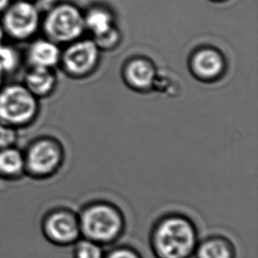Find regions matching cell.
I'll return each instance as SVG.
<instances>
[{
	"mask_svg": "<svg viewBox=\"0 0 258 258\" xmlns=\"http://www.w3.org/2000/svg\"><path fill=\"white\" fill-rule=\"evenodd\" d=\"M101 62V50L93 40H77L62 49L59 68L67 78L82 81L93 76Z\"/></svg>",
	"mask_w": 258,
	"mask_h": 258,
	"instance_id": "obj_7",
	"label": "cell"
},
{
	"mask_svg": "<svg viewBox=\"0 0 258 258\" xmlns=\"http://www.w3.org/2000/svg\"><path fill=\"white\" fill-rule=\"evenodd\" d=\"M179 91L180 87L178 86L177 81L167 73H161L159 71L153 93H159L174 97L175 94H179Z\"/></svg>",
	"mask_w": 258,
	"mask_h": 258,
	"instance_id": "obj_18",
	"label": "cell"
},
{
	"mask_svg": "<svg viewBox=\"0 0 258 258\" xmlns=\"http://www.w3.org/2000/svg\"><path fill=\"white\" fill-rule=\"evenodd\" d=\"M5 35L15 42L31 41L41 28L40 10L29 0L13 1L0 21Z\"/></svg>",
	"mask_w": 258,
	"mask_h": 258,
	"instance_id": "obj_8",
	"label": "cell"
},
{
	"mask_svg": "<svg viewBox=\"0 0 258 258\" xmlns=\"http://www.w3.org/2000/svg\"><path fill=\"white\" fill-rule=\"evenodd\" d=\"M23 63V56L19 49L5 42L0 43V66L7 76L16 74Z\"/></svg>",
	"mask_w": 258,
	"mask_h": 258,
	"instance_id": "obj_16",
	"label": "cell"
},
{
	"mask_svg": "<svg viewBox=\"0 0 258 258\" xmlns=\"http://www.w3.org/2000/svg\"><path fill=\"white\" fill-rule=\"evenodd\" d=\"M81 238L102 247L115 245L126 230V217L115 203L95 199L78 212Z\"/></svg>",
	"mask_w": 258,
	"mask_h": 258,
	"instance_id": "obj_2",
	"label": "cell"
},
{
	"mask_svg": "<svg viewBox=\"0 0 258 258\" xmlns=\"http://www.w3.org/2000/svg\"><path fill=\"white\" fill-rule=\"evenodd\" d=\"M104 247L81 238L74 245V258H104Z\"/></svg>",
	"mask_w": 258,
	"mask_h": 258,
	"instance_id": "obj_17",
	"label": "cell"
},
{
	"mask_svg": "<svg viewBox=\"0 0 258 258\" xmlns=\"http://www.w3.org/2000/svg\"><path fill=\"white\" fill-rule=\"evenodd\" d=\"M26 177L46 181L59 173L67 153L61 140L51 135H39L28 141L24 149Z\"/></svg>",
	"mask_w": 258,
	"mask_h": 258,
	"instance_id": "obj_3",
	"label": "cell"
},
{
	"mask_svg": "<svg viewBox=\"0 0 258 258\" xmlns=\"http://www.w3.org/2000/svg\"><path fill=\"white\" fill-rule=\"evenodd\" d=\"M62 49L49 39H33L23 56L27 67L55 69L59 66Z\"/></svg>",
	"mask_w": 258,
	"mask_h": 258,
	"instance_id": "obj_11",
	"label": "cell"
},
{
	"mask_svg": "<svg viewBox=\"0 0 258 258\" xmlns=\"http://www.w3.org/2000/svg\"><path fill=\"white\" fill-rule=\"evenodd\" d=\"M158 70L153 60L143 56L131 57L121 68L123 84L134 93L148 94L153 93Z\"/></svg>",
	"mask_w": 258,
	"mask_h": 258,
	"instance_id": "obj_10",
	"label": "cell"
},
{
	"mask_svg": "<svg viewBox=\"0 0 258 258\" xmlns=\"http://www.w3.org/2000/svg\"><path fill=\"white\" fill-rule=\"evenodd\" d=\"M20 139V131L0 122V150L16 147Z\"/></svg>",
	"mask_w": 258,
	"mask_h": 258,
	"instance_id": "obj_21",
	"label": "cell"
},
{
	"mask_svg": "<svg viewBox=\"0 0 258 258\" xmlns=\"http://www.w3.org/2000/svg\"><path fill=\"white\" fill-rule=\"evenodd\" d=\"M199 240L195 221L179 212L159 217L148 236L151 252L155 258H192Z\"/></svg>",
	"mask_w": 258,
	"mask_h": 258,
	"instance_id": "obj_1",
	"label": "cell"
},
{
	"mask_svg": "<svg viewBox=\"0 0 258 258\" xmlns=\"http://www.w3.org/2000/svg\"><path fill=\"white\" fill-rule=\"evenodd\" d=\"M193 257L237 258V249L230 238L222 234H211L199 240Z\"/></svg>",
	"mask_w": 258,
	"mask_h": 258,
	"instance_id": "obj_13",
	"label": "cell"
},
{
	"mask_svg": "<svg viewBox=\"0 0 258 258\" xmlns=\"http://www.w3.org/2000/svg\"><path fill=\"white\" fill-rule=\"evenodd\" d=\"M7 78H8V76H7V74L5 73L3 68L0 66V88L7 83Z\"/></svg>",
	"mask_w": 258,
	"mask_h": 258,
	"instance_id": "obj_23",
	"label": "cell"
},
{
	"mask_svg": "<svg viewBox=\"0 0 258 258\" xmlns=\"http://www.w3.org/2000/svg\"><path fill=\"white\" fill-rule=\"evenodd\" d=\"M40 227L46 241L60 248L74 246L81 238L78 212L67 206L48 210L42 217Z\"/></svg>",
	"mask_w": 258,
	"mask_h": 258,
	"instance_id": "obj_6",
	"label": "cell"
},
{
	"mask_svg": "<svg viewBox=\"0 0 258 258\" xmlns=\"http://www.w3.org/2000/svg\"><path fill=\"white\" fill-rule=\"evenodd\" d=\"M46 38L58 45L77 41L84 33V16L70 4H58L49 8L41 24Z\"/></svg>",
	"mask_w": 258,
	"mask_h": 258,
	"instance_id": "obj_5",
	"label": "cell"
},
{
	"mask_svg": "<svg viewBox=\"0 0 258 258\" xmlns=\"http://www.w3.org/2000/svg\"><path fill=\"white\" fill-rule=\"evenodd\" d=\"M120 39H121V36H120L118 30L114 28L104 35L94 37L93 41L101 51V50L108 51V50L115 49V47L118 45Z\"/></svg>",
	"mask_w": 258,
	"mask_h": 258,
	"instance_id": "obj_20",
	"label": "cell"
},
{
	"mask_svg": "<svg viewBox=\"0 0 258 258\" xmlns=\"http://www.w3.org/2000/svg\"><path fill=\"white\" fill-rule=\"evenodd\" d=\"M26 177L24 155L16 147L0 150V180L18 181Z\"/></svg>",
	"mask_w": 258,
	"mask_h": 258,
	"instance_id": "obj_14",
	"label": "cell"
},
{
	"mask_svg": "<svg viewBox=\"0 0 258 258\" xmlns=\"http://www.w3.org/2000/svg\"><path fill=\"white\" fill-rule=\"evenodd\" d=\"M21 83L38 100L51 97L58 87L55 69L27 67Z\"/></svg>",
	"mask_w": 258,
	"mask_h": 258,
	"instance_id": "obj_12",
	"label": "cell"
},
{
	"mask_svg": "<svg viewBox=\"0 0 258 258\" xmlns=\"http://www.w3.org/2000/svg\"><path fill=\"white\" fill-rule=\"evenodd\" d=\"M6 35H5V32H4L3 28H2V25L0 23V43L4 42Z\"/></svg>",
	"mask_w": 258,
	"mask_h": 258,
	"instance_id": "obj_24",
	"label": "cell"
},
{
	"mask_svg": "<svg viewBox=\"0 0 258 258\" xmlns=\"http://www.w3.org/2000/svg\"><path fill=\"white\" fill-rule=\"evenodd\" d=\"M84 20L85 27L94 34V37L104 35L115 28L113 26L111 14L101 8L91 10L84 17Z\"/></svg>",
	"mask_w": 258,
	"mask_h": 258,
	"instance_id": "obj_15",
	"label": "cell"
},
{
	"mask_svg": "<svg viewBox=\"0 0 258 258\" xmlns=\"http://www.w3.org/2000/svg\"><path fill=\"white\" fill-rule=\"evenodd\" d=\"M188 69L196 81L203 84H215L226 77L228 64L219 49L203 47L196 49L188 57Z\"/></svg>",
	"mask_w": 258,
	"mask_h": 258,
	"instance_id": "obj_9",
	"label": "cell"
},
{
	"mask_svg": "<svg viewBox=\"0 0 258 258\" xmlns=\"http://www.w3.org/2000/svg\"><path fill=\"white\" fill-rule=\"evenodd\" d=\"M41 114V101L21 82H7L0 88V122L15 129L34 125Z\"/></svg>",
	"mask_w": 258,
	"mask_h": 258,
	"instance_id": "obj_4",
	"label": "cell"
},
{
	"mask_svg": "<svg viewBox=\"0 0 258 258\" xmlns=\"http://www.w3.org/2000/svg\"><path fill=\"white\" fill-rule=\"evenodd\" d=\"M13 0H0V14H3L8 7H10Z\"/></svg>",
	"mask_w": 258,
	"mask_h": 258,
	"instance_id": "obj_22",
	"label": "cell"
},
{
	"mask_svg": "<svg viewBox=\"0 0 258 258\" xmlns=\"http://www.w3.org/2000/svg\"><path fill=\"white\" fill-rule=\"evenodd\" d=\"M104 258H144L140 250L128 244L112 245L105 251Z\"/></svg>",
	"mask_w": 258,
	"mask_h": 258,
	"instance_id": "obj_19",
	"label": "cell"
}]
</instances>
